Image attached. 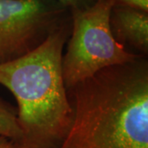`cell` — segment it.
<instances>
[{
	"label": "cell",
	"mask_w": 148,
	"mask_h": 148,
	"mask_svg": "<svg viewBox=\"0 0 148 148\" xmlns=\"http://www.w3.org/2000/svg\"><path fill=\"white\" fill-rule=\"evenodd\" d=\"M0 136L10 138L17 143L21 139L17 110L2 99H0Z\"/></svg>",
	"instance_id": "cell-6"
},
{
	"label": "cell",
	"mask_w": 148,
	"mask_h": 148,
	"mask_svg": "<svg viewBox=\"0 0 148 148\" xmlns=\"http://www.w3.org/2000/svg\"><path fill=\"white\" fill-rule=\"evenodd\" d=\"M71 28L70 16L31 53L0 63V84L17 103L20 148H58L69 132L73 110L62 58Z\"/></svg>",
	"instance_id": "cell-2"
},
{
	"label": "cell",
	"mask_w": 148,
	"mask_h": 148,
	"mask_svg": "<svg viewBox=\"0 0 148 148\" xmlns=\"http://www.w3.org/2000/svg\"><path fill=\"white\" fill-rule=\"evenodd\" d=\"M70 16L57 0H0V63L31 53Z\"/></svg>",
	"instance_id": "cell-4"
},
{
	"label": "cell",
	"mask_w": 148,
	"mask_h": 148,
	"mask_svg": "<svg viewBox=\"0 0 148 148\" xmlns=\"http://www.w3.org/2000/svg\"><path fill=\"white\" fill-rule=\"evenodd\" d=\"M114 6L127 7L148 12V0H111Z\"/></svg>",
	"instance_id": "cell-7"
},
{
	"label": "cell",
	"mask_w": 148,
	"mask_h": 148,
	"mask_svg": "<svg viewBox=\"0 0 148 148\" xmlns=\"http://www.w3.org/2000/svg\"><path fill=\"white\" fill-rule=\"evenodd\" d=\"M110 25L118 42L124 46L127 44L147 54L148 12L127 7L113 6Z\"/></svg>",
	"instance_id": "cell-5"
},
{
	"label": "cell",
	"mask_w": 148,
	"mask_h": 148,
	"mask_svg": "<svg viewBox=\"0 0 148 148\" xmlns=\"http://www.w3.org/2000/svg\"><path fill=\"white\" fill-rule=\"evenodd\" d=\"M0 148H20V147L15 141L3 136H0Z\"/></svg>",
	"instance_id": "cell-9"
},
{
	"label": "cell",
	"mask_w": 148,
	"mask_h": 148,
	"mask_svg": "<svg viewBox=\"0 0 148 148\" xmlns=\"http://www.w3.org/2000/svg\"><path fill=\"white\" fill-rule=\"evenodd\" d=\"M73 118L58 148H148V64L110 66L67 90Z\"/></svg>",
	"instance_id": "cell-1"
},
{
	"label": "cell",
	"mask_w": 148,
	"mask_h": 148,
	"mask_svg": "<svg viewBox=\"0 0 148 148\" xmlns=\"http://www.w3.org/2000/svg\"><path fill=\"white\" fill-rule=\"evenodd\" d=\"M68 8L69 10H82L88 8L95 3L97 0H57Z\"/></svg>",
	"instance_id": "cell-8"
},
{
	"label": "cell",
	"mask_w": 148,
	"mask_h": 148,
	"mask_svg": "<svg viewBox=\"0 0 148 148\" xmlns=\"http://www.w3.org/2000/svg\"><path fill=\"white\" fill-rule=\"evenodd\" d=\"M111 0H97L93 6L72 10V28L62 58L67 90L102 69L132 62L143 55L129 52L112 34Z\"/></svg>",
	"instance_id": "cell-3"
}]
</instances>
